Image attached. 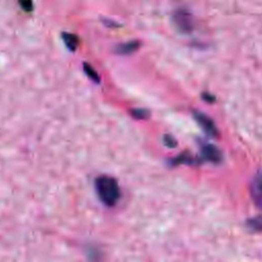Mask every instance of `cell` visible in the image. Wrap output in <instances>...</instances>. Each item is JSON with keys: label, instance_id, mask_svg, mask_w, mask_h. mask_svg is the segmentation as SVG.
<instances>
[{"label": "cell", "instance_id": "cell-6", "mask_svg": "<svg viewBox=\"0 0 262 262\" xmlns=\"http://www.w3.org/2000/svg\"><path fill=\"white\" fill-rule=\"evenodd\" d=\"M63 38H64L66 45L68 46V48L74 52L78 45V38L73 34H68V33H64Z\"/></svg>", "mask_w": 262, "mask_h": 262}, {"label": "cell", "instance_id": "cell-8", "mask_svg": "<svg viewBox=\"0 0 262 262\" xmlns=\"http://www.w3.org/2000/svg\"><path fill=\"white\" fill-rule=\"evenodd\" d=\"M20 4L26 10H31L32 9V1H31V0H20Z\"/></svg>", "mask_w": 262, "mask_h": 262}, {"label": "cell", "instance_id": "cell-5", "mask_svg": "<svg viewBox=\"0 0 262 262\" xmlns=\"http://www.w3.org/2000/svg\"><path fill=\"white\" fill-rule=\"evenodd\" d=\"M138 46H139V43L136 41L135 42H128V43H124V44L119 45L116 48V52L119 55L126 56V55H130V54H132L133 52H135L136 49L138 48Z\"/></svg>", "mask_w": 262, "mask_h": 262}, {"label": "cell", "instance_id": "cell-4", "mask_svg": "<svg viewBox=\"0 0 262 262\" xmlns=\"http://www.w3.org/2000/svg\"><path fill=\"white\" fill-rule=\"evenodd\" d=\"M203 155L204 157L211 161V162H219L221 160V154L220 151L217 149L216 146L212 145V144H206L203 146Z\"/></svg>", "mask_w": 262, "mask_h": 262}, {"label": "cell", "instance_id": "cell-3", "mask_svg": "<svg viewBox=\"0 0 262 262\" xmlns=\"http://www.w3.org/2000/svg\"><path fill=\"white\" fill-rule=\"evenodd\" d=\"M251 194L255 204L262 210V175H257L253 180Z\"/></svg>", "mask_w": 262, "mask_h": 262}, {"label": "cell", "instance_id": "cell-2", "mask_svg": "<svg viewBox=\"0 0 262 262\" xmlns=\"http://www.w3.org/2000/svg\"><path fill=\"white\" fill-rule=\"evenodd\" d=\"M195 118L196 121L199 122V124L203 127V129L206 131L208 134H210L212 136L217 135V130H216L214 123H213V121L210 118H208L206 115L196 112L195 114Z\"/></svg>", "mask_w": 262, "mask_h": 262}, {"label": "cell", "instance_id": "cell-1", "mask_svg": "<svg viewBox=\"0 0 262 262\" xmlns=\"http://www.w3.org/2000/svg\"><path fill=\"white\" fill-rule=\"evenodd\" d=\"M95 191L100 200L108 207L117 204L120 199V189L117 180L107 175L95 179Z\"/></svg>", "mask_w": 262, "mask_h": 262}, {"label": "cell", "instance_id": "cell-7", "mask_svg": "<svg viewBox=\"0 0 262 262\" xmlns=\"http://www.w3.org/2000/svg\"><path fill=\"white\" fill-rule=\"evenodd\" d=\"M84 70H85L87 76H88L91 80H93V81H95V82H98V81H100V78H98L96 72L90 67L89 65H87V64L84 65Z\"/></svg>", "mask_w": 262, "mask_h": 262}, {"label": "cell", "instance_id": "cell-9", "mask_svg": "<svg viewBox=\"0 0 262 262\" xmlns=\"http://www.w3.org/2000/svg\"><path fill=\"white\" fill-rule=\"evenodd\" d=\"M165 141H166V143H168V142H171V141H174V140H173V138H171L170 136H166V137H165ZM168 145H169V146H174L173 144H170V143H169Z\"/></svg>", "mask_w": 262, "mask_h": 262}]
</instances>
